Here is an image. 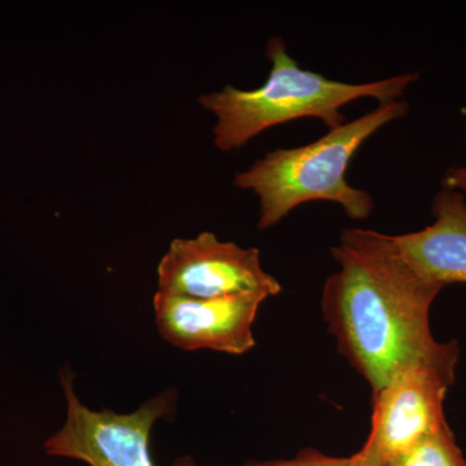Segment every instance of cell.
<instances>
[{"instance_id":"obj_8","label":"cell","mask_w":466,"mask_h":466,"mask_svg":"<svg viewBox=\"0 0 466 466\" xmlns=\"http://www.w3.org/2000/svg\"><path fill=\"white\" fill-rule=\"evenodd\" d=\"M433 222L420 231L392 235L404 259L441 287L466 284V204L461 193L441 187L431 202Z\"/></svg>"},{"instance_id":"obj_4","label":"cell","mask_w":466,"mask_h":466,"mask_svg":"<svg viewBox=\"0 0 466 466\" xmlns=\"http://www.w3.org/2000/svg\"><path fill=\"white\" fill-rule=\"evenodd\" d=\"M66 401L64 425L43 444L51 458L76 460L88 466H156L149 441L158 420L171 421L177 413L174 389L161 391L130 413L91 410L82 403L75 389V373L60 372ZM173 466H200L191 456H183Z\"/></svg>"},{"instance_id":"obj_11","label":"cell","mask_w":466,"mask_h":466,"mask_svg":"<svg viewBox=\"0 0 466 466\" xmlns=\"http://www.w3.org/2000/svg\"><path fill=\"white\" fill-rule=\"evenodd\" d=\"M441 186L461 193L466 204V165L447 168Z\"/></svg>"},{"instance_id":"obj_6","label":"cell","mask_w":466,"mask_h":466,"mask_svg":"<svg viewBox=\"0 0 466 466\" xmlns=\"http://www.w3.org/2000/svg\"><path fill=\"white\" fill-rule=\"evenodd\" d=\"M162 293L193 299L259 293L267 299L281 293V284L265 271L257 248L245 249L222 241L213 232L175 238L157 267Z\"/></svg>"},{"instance_id":"obj_7","label":"cell","mask_w":466,"mask_h":466,"mask_svg":"<svg viewBox=\"0 0 466 466\" xmlns=\"http://www.w3.org/2000/svg\"><path fill=\"white\" fill-rule=\"evenodd\" d=\"M266 299L259 293L193 299L156 291L155 323L159 336L183 351L247 354L256 346L253 324Z\"/></svg>"},{"instance_id":"obj_2","label":"cell","mask_w":466,"mask_h":466,"mask_svg":"<svg viewBox=\"0 0 466 466\" xmlns=\"http://www.w3.org/2000/svg\"><path fill=\"white\" fill-rule=\"evenodd\" d=\"M271 70L265 84L253 90L227 85L201 95L198 106L216 118L213 144L219 152L241 149L275 126L302 118L320 119L329 130L346 124L342 108L352 101L372 97L379 104L403 99L417 73H406L367 84H348L303 69L288 54L281 36L267 42Z\"/></svg>"},{"instance_id":"obj_3","label":"cell","mask_w":466,"mask_h":466,"mask_svg":"<svg viewBox=\"0 0 466 466\" xmlns=\"http://www.w3.org/2000/svg\"><path fill=\"white\" fill-rule=\"evenodd\" d=\"M410 104L404 99L379 104L372 112L328 131L308 146L271 150L236 173L233 186L258 198L259 231L274 228L294 208L314 201L333 202L351 219H367L375 200L370 193L351 186L346 171L370 137L406 116Z\"/></svg>"},{"instance_id":"obj_5","label":"cell","mask_w":466,"mask_h":466,"mask_svg":"<svg viewBox=\"0 0 466 466\" xmlns=\"http://www.w3.org/2000/svg\"><path fill=\"white\" fill-rule=\"evenodd\" d=\"M460 352L404 368L372 392V419L354 458L366 466H389L429 435L449 425L447 392L456 380Z\"/></svg>"},{"instance_id":"obj_9","label":"cell","mask_w":466,"mask_h":466,"mask_svg":"<svg viewBox=\"0 0 466 466\" xmlns=\"http://www.w3.org/2000/svg\"><path fill=\"white\" fill-rule=\"evenodd\" d=\"M389 466H466V459L446 425Z\"/></svg>"},{"instance_id":"obj_1","label":"cell","mask_w":466,"mask_h":466,"mask_svg":"<svg viewBox=\"0 0 466 466\" xmlns=\"http://www.w3.org/2000/svg\"><path fill=\"white\" fill-rule=\"evenodd\" d=\"M339 269L325 281L321 312L339 354L381 389L404 368L460 352L431 329V309L443 287L404 259L392 235L345 229L332 248Z\"/></svg>"},{"instance_id":"obj_10","label":"cell","mask_w":466,"mask_h":466,"mask_svg":"<svg viewBox=\"0 0 466 466\" xmlns=\"http://www.w3.org/2000/svg\"><path fill=\"white\" fill-rule=\"evenodd\" d=\"M242 466H366L360 464L354 455L350 458H336L325 455L315 449L300 450L293 459L288 460H249Z\"/></svg>"}]
</instances>
